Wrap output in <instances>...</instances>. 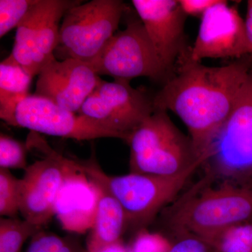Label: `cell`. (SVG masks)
I'll return each instance as SVG.
<instances>
[{
    "label": "cell",
    "mask_w": 252,
    "mask_h": 252,
    "mask_svg": "<svg viewBox=\"0 0 252 252\" xmlns=\"http://www.w3.org/2000/svg\"><path fill=\"white\" fill-rule=\"evenodd\" d=\"M32 78L9 55L0 63V103L28 97Z\"/></svg>",
    "instance_id": "cell-17"
},
{
    "label": "cell",
    "mask_w": 252,
    "mask_h": 252,
    "mask_svg": "<svg viewBox=\"0 0 252 252\" xmlns=\"http://www.w3.org/2000/svg\"><path fill=\"white\" fill-rule=\"evenodd\" d=\"M9 125L78 141L97 138L122 140L120 135L89 118L62 108L34 94H30L18 104Z\"/></svg>",
    "instance_id": "cell-11"
},
{
    "label": "cell",
    "mask_w": 252,
    "mask_h": 252,
    "mask_svg": "<svg viewBox=\"0 0 252 252\" xmlns=\"http://www.w3.org/2000/svg\"><path fill=\"white\" fill-rule=\"evenodd\" d=\"M132 4L159 59L173 75L175 63L190 49L185 34L187 16L179 0H132Z\"/></svg>",
    "instance_id": "cell-13"
},
{
    "label": "cell",
    "mask_w": 252,
    "mask_h": 252,
    "mask_svg": "<svg viewBox=\"0 0 252 252\" xmlns=\"http://www.w3.org/2000/svg\"><path fill=\"white\" fill-rule=\"evenodd\" d=\"M158 217L175 238H206L231 225L252 223V187L213 183L203 176Z\"/></svg>",
    "instance_id": "cell-2"
},
{
    "label": "cell",
    "mask_w": 252,
    "mask_h": 252,
    "mask_svg": "<svg viewBox=\"0 0 252 252\" xmlns=\"http://www.w3.org/2000/svg\"><path fill=\"white\" fill-rule=\"evenodd\" d=\"M81 2L37 0L18 25L10 55L32 77L38 76L46 64L56 59L61 19Z\"/></svg>",
    "instance_id": "cell-9"
},
{
    "label": "cell",
    "mask_w": 252,
    "mask_h": 252,
    "mask_svg": "<svg viewBox=\"0 0 252 252\" xmlns=\"http://www.w3.org/2000/svg\"><path fill=\"white\" fill-rule=\"evenodd\" d=\"M21 179L0 168V215L14 218L20 212Z\"/></svg>",
    "instance_id": "cell-21"
},
{
    "label": "cell",
    "mask_w": 252,
    "mask_h": 252,
    "mask_svg": "<svg viewBox=\"0 0 252 252\" xmlns=\"http://www.w3.org/2000/svg\"><path fill=\"white\" fill-rule=\"evenodd\" d=\"M200 158L203 176L213 183L252 187V69L233 110Z\"/></svg>",
    "instance_id": "cell-4"
},
{
    "label": "cell",
    "mask_w": 252,
    "mask_h": 252,
    "mask_svg": "<svg viewBox=\"0 0 252 252\" xmlns=\"http://www.w3.org/2000/svg\"><path fill=\"white\" fill-rule=\"evenodd\" d=\"M203 240L219 252H252V223L231 225Z\"/></svg>",
    "instance_id": "cell-18"
},
{
    "label": "cell",
    "mask_w": 252,
    "mask_h": 252,
    "mask_svg": "<svg viewBox=\"0 0 252 252\" xmlns=\"http://www.w3.org/2000/svg\"><path fill=\"white\" fill-rule=\"evenodd\" d=\"M129 252L128 247L127 244L124 243L123 239L115 242V243L109 244L108 245L94 250L93 252Z\"/></svg>",
    "instance_id": "cell-28"
},
{
    "label": "cell",
    "mask_w": 252,
    "mask_h": 252,
    "mask_svg": "<svg viewBox=\"0 0 252 252\" xmlns=\"http://www.w3.org/2000/svg\"><path fill=\"white\" fill-rule=\"evenodd\" d=\"M124 11L120 0H92L74 6L63 17L55 52L59 51L62 61L90 64L117 33Z\"/></svg>",
    "instance_id": "cell-6"
},
{
    "label": "cell",
    "mask_w": 252,
    "mask_h": 252,
    "mask_svg": "<svg viewBox=\"0 0 252 252\" xmlns=\"http://www.w3.org/2000/svg\"><path fill=\"white\" fill-rule=\"evenodd\" d=\"M173 240L161 232L137 230L127 244L130 252H170Z\"/></svg>",
    "instance_id": "cell-22"
},
{
    "label": "cell",
    "mask_w": 252,
    "mask_h": 252,
    "mask_svg": "<svg viewBox=\"0 0 252 252\" xmlns=\"http://www.w3.org/2000/svg\"><path fill=\"white\" fill-rule=\"evenodd\" d=\"M27 154L25 146L13 137L0 135V168L21 169L26 170Z\"/></svg>",
    "instance_id": "cell-24"
},
{
    "label": "cell",
    "mask_w": 252,
    "mask_h": 252,
    "mask_svg": "<svg viewBox=\"0 0 252 252\" xmlns=\"http://www.w3.org/2000/svg\"><path fill=\"white\" fill-rule=\"evenodd\" d=\"M86 175L106 187L122 205L126 215V233L148 228L160 212L178 197L201 163L175 175L130 173L106 174L99 166L94 152L86 160H77Z\"/></svg>",
    "instance_id": "cell-3"
},
{
    "label": "cell",
    "mask_w": 252,
    "mask_h": 252,
    "mask_svg": "<svg viewBox=\"0 0 252 252\" xmlns=\"http://www.w3.org/2000/svg\"><path fill=\"white\" fill-rule=\"evenodd\" d=\"M154 95L156 109L170 110L187 126L200 158L207 142L233 110L252 69L250 56L222 67H207L189 59Z\"/></svg>",
    "instance_id": "cell-1"
},
{
    "label": "cell",
    "mask_w": 252,
    "mask_h": 252,
    "mask_svg": "<svg viewBox=\"0 0 252 252\" xmlns=\"http://www.w3.org/2000/svg\"><path fill=\"white\" fill-rule=\"evenodd\" d=\"M42 227L14 217L0 219V252H21L23 244Z\"/></svg>",
    "instance_id": "cell-19"
},
{
    "label": "cell",
    "mask_w": 252,
    "mask_h": 252,
    "mask_svg": "<svg viewBox=\"0 0 252 252\" xmlns=\"http://www.w3.org/2000/svg\"><path fill=\"white\" fill-rule=\"evenodd\" d=\"M220 0H179L181 7L187 16H200L217 4Z\"/></svg>",
    "instance_id": "cell-26"
},
{
    "label": "cell",
    "mask_w": 252,
    "mask_h": 252,
    "mask_svg": "<svg viewBox=\"0 0 252 252\" xmlns=\"http://www.w3.org/2000/svg\"><path fill=\"white\" fill-rule=\"evenodd\" d=\"M156 111L154 96L124 80H99L77 114L120 135L129 137Z\"/></svg>",
    "instance_id": "cell-8"
},
{
    "label": "cell",
    "mask_w": 252,
    "mask_h": 252,
    "mask_svg": "<svg viewBox=\"0 0 252 252\" xmlns=\"http://www.w3.org/2000/svg\"><path fill=\"white\" fill-rule=\"evenodd\" d=\"M37 0H0V37L17 28Z\"/></svg>",
    "instance_id": "cell-23"
},
{
    "label": "cell",
    "mask_w": 252,
    "mask_h": 252,
    "mask_svg": "<svg viewBox=\"0 0 252 252\" xmlns=\"http://www.w3.org/2000/svg\"><path fill=\"white\" fill-rule=\"evenodd\" d=\"M245 20L226 1L220 0L201 17L196 40L189 51V59H242L250 56Z\"/></svg>",
    "instance_id": "cell-12"
},
{
    "label": "cell",
    "mask_w": 252,
    "mask_h": 252,
    "mask_svg": "<svg viewBox=\"0 0 252 252\" xmlns=\"http://www.w3.org/2000/svg\"><path fill=\"white\" fill-rule=\"evenodd\" d=\"M246 18L245 20L247 36H248L249 45H250V56L252 60V0L248 1Z\"/></svg>",
    "instance_id": "cell-27"
},
{
    "label": "cell",
    "mask_w": 252,
    "mask_h": 252,
    "mask_svg": "<svg viewBox=\"0 0 252 252\" xmlns=\"http://www.w3.org/2000/svg\"><path fill=\"white\" fill-rule=\"evenodd\" d=\"M130 147V172L177 175L203 162L190 136L175 125L167 111L156 109L126 142Z\"/></svg>",
    "instance_id": "cell-5"
},
{
    "label": "cell",
    "mask_w": 252,
    "mask_h": 252,
    "mask_svg": "<svg viewBox=\"0 0 252 252\" xmlns=\"http://www.w3.org/2000/svg\"><path fill=\"white\" fill-rule=\"evenodd\" d=\"M94 181L98 186L99 196L94 225L86 240L88 252L119 241L126 233V215L122 205L108 189Z\"/></svg>",
    "instance_id": "cell-16"
},
{
    "label": "cell",
    "mask_w": 252,
    "mask_h": 252,
    "mask_svg": "<svg viewBox=\"0 0 252 252\" xmlns=\"http://www.w3.org/2000/svg\"><path fill=\"white\" fill-rule=\"evenodd\" d=\"M45 154L28 165L21 179L20 213L23 220L44 227L54 217L56 198L64 180L78 168L76 159L55 152L46 142H38Z\"/></svg>",
    "instance_id": "cell-10"
},
{
    "label": "cell",
    "mask_w": 252,
    "mask_h": 252,
    "mask_svg": "<svg viewBox=\"0 0 252 252\" xmlns=\"http://www.w3.org/2000/svg\"><path fill=\"white\" fill-rule=\"evenodd\" d=\"M170 252H219L211 245L193 235L176 237Z\"/></svg>",
    "instance_id": "cell-25"
},
{
    "label": "cell",
    "mask_w": 252,
    "mask_h": 252,
    "mask_svg": "<svg viewBox=\"0 0 252 252\" xmlns=\"http://www.w3.org/2000/svg\"><path fill=\"white\" fill-rule=\"evenodd\" d=\"M99 196L98 186L78 163L77 170L64 180L55 203L54 216L63 229L79 234L90 231L95 220Z\"/></svg>",
    "instance_id": "cell-15"
},
{
    "label": "cell",
    "mask_w": 252,
    "mask_h": 252,
    "mask_svg": "<svg viewBox=\"0 0 252 252\" xmlns=\"http://www.w3.org/2000/svg\"><path fill=\"white\" fill-rule=\"evenodd\" d=\"M100 79L86 63L72 59H55L38 74L34 94L78 113Z\"/></svg>",
    "instance_id": "cell-14"
},
{
    "label": "cell",
    "mask_w": 252,
    "mask_h": 252,
    "mask_svg": "<svg viewBox=\"0 0 252 252\" xmlns=\"http://www.w3.org/2000/svg\"><path fill=\"white\" fill-rule=\"evenodd\" d=\"M97 75L129 81L146 77L164 84L171 74L164 67L140 20H131L89 64Z\"/></svg>",
    "instance_id": "cell-7"
},
{
    "label": "cell",
    "mask_w": 252,
    "mask_h": 252,
    "mask_svg": "<svg viewBox=\"0 0 252 252\" xmlns=\"http://www.w3.org/2000/svg\"><path fill=\"white\" fill-rule=\"evenodd\" d=\"M27 252H89L77 237L59 236L44 229L31 238Z\"/></svg>",
    "instance_id": "cell-20"
}]
</instances>
